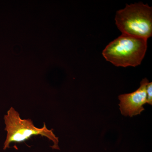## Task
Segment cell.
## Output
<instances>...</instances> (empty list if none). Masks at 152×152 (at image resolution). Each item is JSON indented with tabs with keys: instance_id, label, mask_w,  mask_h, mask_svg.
<instances>
[{
	"instance_id": "6da1fadb",
	"label": "cell",
	"mask_w": 152,
	"mask_h": 152,
	"mask_svg": "<svg viewBox=\"0 0 152 152\" xmlns=\"http://www.w3.org/2000/svg\"><path fill=\"white\" fill-rule=\"evenodd\" d=\"M147 41L122 34L106 46L103 56L116 66H137L140 64L145 55Z\"/></svg>"
},
{
	"instance_id": "7a4b0ae2",
	"label": "cell",
	"mask_w": 152,
	"mask_h": 152,
	"mask_svg": "<svg viewBox=\"0 0 152 152\" xmlns=\"http://www.w3.org/2000/svg\"><path fill=\"white\" fill-rule=\"evenodd\" d=\"M116 25L123 34L148 39L152 35V8L142 2L117 11Z\"/></svg>"
},
{
	"instance_id": "3957f363",
	"label": "cell",
	"mask_w": 152,
	"mask_h": 152,
	"mask_svg": "<svg viewBox=\"0 0 152 152\" xmlns=\"http://www.w3.org/2000/svg\"><path fill=\"white\" fill-rule=\"evenodd\" d=\"M4 119L6 125L5 130L7 132V135L4 150L10 148L11 143L23 142L33 136L37 135L45 137L53 142V145L51 148L53 149L60 150L58 138L55 134L53 130L47 128L45 123L43 127H36L31 120L22 119L18 112L12 107L5 115Z\"/></svg>"
},
{
	"instance_id": "277c9868",
	"label": "cell",
	"mask_w": 152,
	"mask_h": 152,
	"mask_svg": "<svg viewBox=\"0 0 152 152\" xmlns=\"http://www.w3.org/2000/svg\"><path fill=\"white\" fill-rule=\"evenodd\" d=\"M149 83L148 79L145 78L140 82V86L134 92L120 95L119 105L122 115L125 116L132 117L140 115L145 110L143 106L147 103L146 89Z\"/></svg>"
},
{
	"instance_id": "5b68a950",
	"label": "cell",
	"mask_w": 152,
	"mask_h": 152,
	"mask_svg": "<svg viewBox=\"0 0 152 152\" xmlns=\"http://www.w3.org/2000/svg\"><path fill=\"white\" fill-rule=\"evenodd\" d=\"M147 95V103L152 105V83H148L146 89Z\"/></svg>"
}]
</instances>
